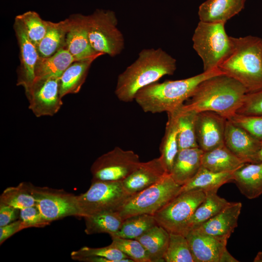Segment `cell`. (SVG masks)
Instances as JSON below:
<instances>
[{
  "label": "cell",
  "instance_id": "16",
  "mask_svg": "<svg viewBox=\"0 0 262 262\" xmlns=\"http://www.w3.org/2000/svg\"><path fill=\"white\" fill-rule=\"evenodd\" d=\"M14 29L19 48L20 65L17 70L16 85L27 93L34 80L35 68L39 57L36 47L31 41L21 23L15 19Z\"/></svg>",
  "mask_w": 262,
  "mask_h": 262
},
{
  "label": "cell",
  "instance_id": "21",
  "mask_svg": "<svg viewBox=\"0 0 262 262\" xmlns=\"http://www.w3.org/2000/svg\"><path fill=\"white\" fill-rule=\"evenodd\" d=\"M234 182L241 193L252 199L262 194V162L246 163L232 173Z\"/></svg>",
  "mask_w": 262,
  "mask_h": 262
},
{
  "label": "cell",
  "instance_id": "12",
  "mask_svg": "<svg viewBox=\"0 0 262 262\" xmlns=\"http://www.w3.org/2000/svg\"><path fill=\"white\" fill-rule=\"evenodd\" d=\"M60 78L35 77L25 93L29 108L36 117L53 116L60 109L63 102L60 93Z\"/></svg>",
  "mask_w": 262,
  "mask_h": 262
},
{
  "label": "cell",
  "instance_id": "19",
  "mask_svg": "<svg viewBox=\"0 0 262 262\" xmlns=\"http://www.w3.org/2000/svg\"><path fill=\"white\" fill-rule=\"evenodd\" d=\"M242 207L240 202H230L218 214L194 229L228 240L237 227Z\"/></svg>",
  "mask_w": 262,
  "mask_h": 262
},
{
  "label": "cell",
  "instance_id": "37",
  "mask_svg": "<svg viewBox=\"0 0 262 262\" xmlns=\"http://www.w3.org/2000/svg\"><path fill=\"white\" fill-rule=\"evenodd\" d=\"M166 262H195L186 237L177 233H169Z\"/></svg>",
  "mask_w": 262,
  "mask_h": 262
},
{
  "label": "cell",
  "instance_id": "5",
  "mask_svg": "<svg viewBox=\"0 0 262 262\" xmlns=\"http://www.w3.org/2000/svg\"><path fill=\"white\" fill-rule=\"evenodd\" d=\"M225 24L200 21L194 31L193 47L202 60L204 71L218 69L230 50Z\"/></svg>",
  "mask_w": 262,
  "mask_h": 262
},
{
  "label": "cell",
  "instance_id": "27",
  "mask_svg": "<svg viewBox=\"0 0 262 262\" xmlns=\"http://www.w3.org/2000/svg\"><path fill=\"white\" fill-rule=\"evenodd\" d=\"M232 173L214 172L201 165L194 177L181 186L180 193L191 190H199L205 193L218 190L223 185L233 181Z\"/></svg>",
  "mask_w": 262,
  "mask_h": 262
},
{
  "label": "cell",
  "instance_id": "20",
  "mask_svg": "<svg viewBox=\"0 0 262 262\" xmlns=\"http://www.w3.org/2000/svg\"><path fill=\"white\" fill-rule=\"evenodd\" d=\"M203 153L198 147L179 150L170 173L177 183L182 186L197 173Z\"/></svg>",
  "mask_w": 262,
  "mask_h": 262
},
{
  "label": "cell",
  "instance_id": "32",
  "mask_svg": "<svg viewBox=\"0 0 262 262\" xmlns=\"http://www.w3.org/2000/svg\"><path fill=\"white\" fill-rule=\"evenodd\" d=\"M181 106L176 110L179 150L199 147L196 132L197 112L183 109Z\"/></svg>",
  "mask_w": 262,
  "mask_h": 262
},
{
  "label": "cell",
  "instance_id": "7",
  "mask_svg": "<svg viewBox=\"0 0 262 262\" xmlns=\"http://www.w3.org/2000/svg\"><path fill=\"white\" fill-rule=\"evenodd\" d=\"M117 21L115 13L110 10L98 9L87 16L90 43L97 53L114 57L123 50L124 38Z\"/></svg>",
  "mask_w": 262,
  "mask_h": 262
},
{
  "label": "cell",
  "instance_id": "39",
  "mask_svg": "<svg viewBox=\"0 0 262 262\" xmlns=\"http://www.w3.org/2000/svg\"><path fill=\"white\" fill-rule=\"evenodd\" d=\"M228 119L262 141V115L249 116L236 113Z\"/></svg>",
  "mask_w": 262,
  "mask_h": 262
},
{
  "label": "cell",
  "instance_id": "45",
  "mask_svg": "<svg viewBox=\"0 0 262 262\" xmlns=\"http://www.w3.org/2000/svg\"><path fill=\"white\" fill-rule=\"evenodd\" d=\"M259 158L261 162H262V141L261 148H260L259 153Z\"/></svg>",
  "mask_w": 262,
  "mask_h": 262
},
{
  "label": "cell",
  "instance_id": "44",
  "mask_svg": "<svg viewBox=\"0 0 262 262\" xmlns=\"http://www.w3.org/2000/svg\"><path fill=\"white\" fill-rule=\"evenodd\" d=\"M253 261L254 262H262V251L258 253Z\"/></svg>",
  "mask_w": 262,
  "mask_h": 262
},
{
  "label": "cell",
  "instance_id": "6",
  "mask_svg": "<svg viewBox=\"0 0 262 262\" xmlns=\"http://www.w3.org/2000/svg\"><path fill=\"white\" fill-rule=\"evenodd\" d=\"M181 187L168 173L158 182L132 195L117 212L123 220L141 214L153 215L180 194Z\"/></svg>",
  "mask_w": 262,
  "mask_h": 262
},
{
  "label": "cell",
  "instance_id": "36",
  "mask_svg": "<svg viewBox=\"0 0 262 262\" xmlns=\"http://www.w3.org/2000/svg\"><path fill=\"white\" fill-rule=\"evenodd\" d=\"M22 24L31 41L36 47L45 36L48 21L43 20L37 13L29 11L16 16Z\"/></svg>",
  "mask_w": 262,
  "mask_h": 262
},
{
  "label": "cell",
  "instance_id": "17",
  "mask_svg": "<svg viewBox=\"0 0 262 262\" xmlns=\"http://www.w3.org/2000/svg\"><path fill=\"white\" fill-rule=\"evenodd\" d=\"M195 262H222L228 240L192 229L184 235Z\"/></svg>",
  "mask_w": 262,
  "mask_h": 262
},
{
  "label": "cell",
  "instance_id": "23",
  "mask_svg": "<svg viewBox=\"0 0 262 262\" xmlns=\"http://www.w3.org/2000/svg\"><path fill=\"white\" fill-rule=\"evenodd\" d=\"M217 191L205 192L204 199L196 208L187 223L182 235H185L190 230L213 217L230 203L219 196L217 194Z\"/></svg>",
  "mask_w": 262,
  "mask_h": 262
},
{
  "label": "cell",
  "instance_id": "15",
  "mask_svg": "<svg viewBox=\"0 0 262 262\" xmlns=\"http://www.w3.org/2000/svg\"><path fill=\"white\" fill-rule=\"evenodd\" d=\"M67 20L66 47L76 61L100 56L91 46L87 24V16L74 14Z\"/></svg>",
  "mask_w": 262,
  "mask_h": 262
},
{
  "label": "cell",
  "instance_id": "22",
  "mask_svg": "<svg viewBox=\"0 0 262 262\" xmlns=\"http://www.w3.org/2000/svg\"><path fill=\"white\" fill-rule=\"evenodd\" d=\"M246 0H207L199 7L200 21L226 23L244 8Z\"/></svg>",
  "mask_w": 262,
  "mask_h": 262
},
{
  "label": "cell",
  "instance_id": "3",
  "mask_svg": "<svg viewBox=\"0 0 262 262\" xmlns=\"http://www.w3.org/2000/svg\"><path fill=\"white\" fill-rule=\"evenodd\" d=\"M230 39V50L218 69L241 83L247 93L262 90V38L249 35Z\"/></svg>",
  "mask_w": 262,
  "mask_h": 262
},
{
  "label": "cell",
  "instance_id": "41",
  "mask_svg": "<svg viewBox=\"0 0 262 262\" xmlns=\"http://www.w3.org/2000/svg\"><path fill=\"white\" fill-rule=\"evenodd\" d=\"M19 217L25 229L42 228L50 224L43 218L36 205L20 210Z\"/></svg>",
  "mask_w": 262,
  "mask_h": 262
},
{
  "label": "cell",
  "instance_id": "42",
  "mask_svg": "<svg viewBox=\"0 0 262 262\" xmlns=\"http://www.w3.org/2000/svg\"><path fill=\"white\" fill-rule=\"evenodd\" d=\"M24 229H25L20 219L0 227V244L1 245L7 239Z\"/></svg>",
  "mask_w": 262,
  "mask_h": 262
},
{
  "label": "cell",
  "instance_id": "38",
  "mask_svg": "<svg viewBox=\"0 0 262 262\" xmlns=\"http://www.w3.org/2000/svg\"><path fill=\"white\" fill-rule=\"evenodd\" d=\"M111 244L134 262H151L149 256L142 244L134 239L111 237Z\"/></svg>",
  "mask_w": 262,
  "mask_h": 262
},
{
  "label": "cell",
  "instance_id": "35",
  "mask_svg": "<svg viewBox=\"0 0 262 262\" xmlns=\"http://www.w3.org/2000/svg\"><path fill=\"white\" fill-rule=\"evenodd\" d=\"M70 256L73 260L80 262L85 258L101 257L109 260L110 262H134L111 244L98 248L83 246L72 251Z\"/></svg>",
  "mask_w": 262,
  "mask_h": 262
},
{
  "label": "cell",
  "instance_id": "25",
  "mask_svg": "<svg viewBox=\"0 0 262 262\" xmlns=\"http://www.w3.org/2000/svg\"><path fill=\"white\" fill-rule=\"evenodd\" d=\"M245 163L223 145L204 152L201 165L214 172H233Z\"/></svg>",
  "mask_w": 262,
  "mask_h": 262
},
{
  "label": "cell",
  "instance_id": "4",
  "mask_svg": "<svg viewBox=\"0 0 262 262\" xmlns=\"http://www.w3.org/2000/svg\"><path fill=\"white\" fill-rule=\"evenodd\" d=\"M222 74L218 68L184 79L156 82L138 91L134 100L146 113L172 112L184 103L200 82Z\"/></svg>",
  "mask_w": 262,
  "mask_h": 262
},
{
  "label": "cell",
  "instance_id": "18",
  "mask_svg": "<svg viewBox=\"0 0 262 262\" xmlns=\"http://www.w3.org/2000/svg\"><path fill=\"white\" fill-rule=\"evenodd\" d=\"M167 174L160 157L156 158L141 162L122 183L126 191L132 195L158 182Z\"/></svg>",
  "mask_w": 262,
  "mask_h": 262
},
{
  "label": "cell",
  "instance_id": "11",
  "mask_svg": "<svg viewBox=\"0 0 262 262\" xmlns=\"http://www.w3.org/2000/svg\"><path fill=\"white\" fill-rule=\"evenodd\" d=\"M31 187L36 206L49 223L67 216L82 217L77 196L64 190L36 187L32 184Z\"/></svg>",
  "mask_w": 262,
  "mask_h": 262
},
{
  "label": "cell",
  "instance_id": "31",
  "mask_svg": "<svg viewBox=\"0 0 262 262\" xmlns=\"http://www.w3.org/2000/svg\"><path fill=\"white\" fill-rule=\"evenodd\" d=\"M85 221V232L88 235L108 233L110 236L120 229L123 219L117 211H104L83 217Z\"/></svg>",
  "mask_w": 262,
  "mask_h": 262
},
{
  "label": "cell",
  "instance_id": "2",
  "mask_svg": "<svg viewBox=\"0 0 262 262\" xmlns=\"http://www.w3.org/2000/svg\"><path fill=\"white\" fill-rule=\"evenodd\" d=\"M246 93V89L239 82L219 74L200 82L181 107L197 113L214 112L229 119L241 107Z\"/></svg>",
  "mask_w": 262,
  "mask_h": 262
},
{
  "label": "cell",
  "instance_id": "34",
  "mask_svg": "<svg viewBox=\"0 0 262 262\" xmlns=\"http://www.w3.org/2000/svg\"><path fill=\"white\" fill-rule=\"evenodd\" d=\"M156 225L158 224L152 215L141 214L132 216L124 219L119 230L111 237L136 239Z\"/></svg>",
  "mask_w": 262,
  "mask_h": 262
},
{
  "label": "cell",
  "instance_id": "9",
  "mask_svg": "<svg viewBox=\"0 0 262 262\" xmlns=\"http://www.w3.org/2000/svg\"><path fill=\"white\" fill-rule=\"evenodd\" d=\"M205 195L199 190L180 193L153 215L157 224L169 233L182 234L187 223Z\"/></svg>",
  "mask_w": 262,
  "mask_h": 262
},
{
  "label": "cell",
  "instance_id": "29",
  "mask_svg": "<svg viewBox=\"0 0 262 262\" xmlns=\"http://www.w3.org/2000/svg\"><path fill=\"white\" fill-rule=\"evenodd\" d=\"M167 114L168 120L160 145L159 157L166 172L170 174L179 148L176 111Z\"/></svg>",
  "mask_w": 262,
  "mask_h": 262
},
{
  "label": "cell",
  "instance_id": "1",
  "mask_svg": "<svg viewBox=\"0 0 262 262\" xmlns=\"http://www.w3.org/2000/svg\"><path fill=\"white\" fill-rule=\"evenodd\" d=\"M176 68V60L161 48L143 49L118 75L115 93L121 101H132L140 89L165 75H173Z\"/></svg>",
  "mask_w": 262,
  "mask_h": 262
},
{
  "label": "cell",
  "instance_id": "30",
  "mask_svg": "<svg viewBox=\"0 0 262 262\" xmlns=\"http://www.w3.org/2000/svg\"><path fill=\"white\" fill-rule=\"evenodd\" d=\"M75 61H76L75 58L65 48L59 50L48 57H39L35 68V77H60L65 70Z\"/></svg>",
  "mask_w": 262,
  "mask_h": 262
},
{
  "label": "cell",
  "instance_id": "13",
  "mask_svg": "<svg viewBox=\"0 0 262 262\" xmlns=\"http://www.w3.org/2000/svg\"><path fill=\"white\" fill-rule=\"evenodd\" d=\"M227 119L214 112L197 113L196 122V141L204 152L224 145Z\"/></svg>",
  "mask_w": 262,
  "mask_h": 262
},
{
  "label": "cell",
  "instance_id": "8",
  "mask_svg": "<svg viewBox=\"0 0 262 262\" xmlns=\"http://www.w3.org/2000/svg\"><path fill=\"white\" fill-rule=\"evenodd\" d=\"M132 195L122 181H91L89 188L77 196L82 217L104 211H118Z\"/></svg>",
  "mask_w": 262,
  "mask_h": 262
},
{
  "label": "cell",
  "instance_id": "40",
  "mask_svg": "<svg viewBox=\"0 0 262 262\" xmlns=\"http://www.w3.org/2000/svg\"><path fill=\"white\" fill-rule=\"evenodd\" d=\"M236 114L249 116H262V90L246 93Z\"/></svg>",
  "mask_w": 262,
  "mask_h": 262
},
{
  "label": "cell",
  "instance_id": "43",
  "mask_svg": "<svg viewBox=\"0 0 262 262\" xmlns=\"http://www.w3.org/2000/svg\"><path fill=\"white\" fill-rule=\"evenodd\" d=\"M19 211L12 206L0 204V227L16 221Z\"/></svg>",
  "mask_w": 262,
  "mask_h": 262
},
{
  "label": "cell",
  "instance_id": "24",
  "mask_svg": "<svg viewBox=\"0 0 262 262\" xmlns=\"http://www.w3.org/2000/svg\"><path fill=\"white\" fill-rule=\"evenodd\" d=\"M98 57L75 61L65 70L60 78V93L62 98L80 91L92 63Z\"/></svg>",
  "mask_w": 262,
  "mask_h": 262
},
{
  "label": "cell",
  "instance_id": "26",
  "mask_svg": "<svg viewBox=\"0 0 262 262\" xmlns=\"http://www.w3.org/2000/svg\"><path fill=\"white\" fill-rule=\"evenodd\" d=\"M67 18L58 22L48 21L46 34L36 47L39 57L46 58L65 48Z\"/></svg>",
  "mask_w": 262,
  "mask_h": 262
},
{
  "label": "cell",
  "instance_id": "28",
  "mask_svg": "<svg viewBox=\"0 0 262 262\" xmlns=\"http://www.w3.org/2000/svg\"><path fill=\"white\" fill-rule=\"evenodd\" d=\"M136 239L145 247L151 262H165L169 240V233L165 229L156 225Z\"/></svg>",
  "mask_w": 262,
  "mask_h": 262
},
{
  "label": "cell",
  "instance_id": "33",
  "mask_svg": "<svg viewBox=\"0 0 262 262\" xmlns=\"http://www.w3.org/2000/svg\"><path fill=\"white\" fill-rule=\"evenodd\" d=\"M32 184L22 182L16 186L6 188L0 196V204L12 206L18 210L36 205L32 191Z\"/></svg>",
  "mask_w": 262,
  "mask_h": 262
},
{
  "label": "cell",
  "instance_id": "14",
  "mask_svg": "<svg viewBox=\"0 0 262 262\" xmlns=\"http://www.w3.org/2000/svg\"><path fill=\"white\" fill-rule=\"evenodd\" d=\"M261 144L262 141L227 119L224 144L244 162L256 163L261 162L259 158Z\"/></svg>",
  "mask_w": 262,
  "mask_h": 262
},
{
  "label": "cell",
  "instance_id": "10",
  "mask_svg": "<svg viewBox=\"0 0 262 262\" xmlns=\"http://www.w3.org/2000/svg\"><path fill=\"white\" fill-rule=\"evenodd\" d=\"M139 155L116 147L98 157L91 166V181H123L140 164Z\"/></svg>",
  "mask_w": 262,
  "mask_h": 262
}]
</instances>
